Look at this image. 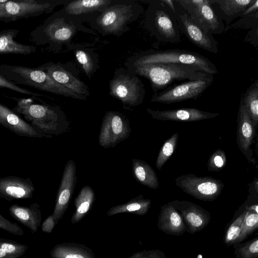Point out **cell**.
<instances>
[{
	"label": "cell",
	"mask_w": 258,
	"mask_h": 258,
	"mask_svg": "<svg viewBox=\"0 0 258 258\" xmlns=\"http://www.w3.org/2000/svg\"><path fill=\"white\" fill-rule=\"evenodd\" d=\"M0 74L16 85H26L65 97L86 100V98L58 84L45 71L39 67L29 68L2 64L0 65Z\"/></svg>",
	"instance_id": "7a4b0ae2"
},
{
	"label": "cell",
	"mask_w": 258,
	"mask_h": 258,
	"mask_svg": "<svg viewBox=\"0 0 258 258\" xmlns=\"http://www.w3.org/2000/svg\"><path fill=\"white\" fill-rule=\"evenodd\" d=\"M163 63L187 65L212 75L218 73L215 65L204 56L195 52L177 49L149 52L139 57L135 65Z\"/></svg>",
	"instance_id": "277c9868"
},
{
	"label": "cell",
	"mask_w": 258,
	"mask_h": 258,
	"mask_svg": "<svg viewBox=\"0 0 258 258\" xmlns=\"http://www.w3.org/2000/svg\"><path fill=\"white\" fill-rule=\"evenodd\" d=\"M132 169L135 179L151 189H157L159 182L156 172L146 162L137 158L132 160Z\"/></svg>",
	"instance_id": "4316f807"
},
{
	"label": "cell",
	"mask_w": 258,
	"mask_h": 258,
	"mask_svg": "<svg viewBox=\"0 0 258 258\" xmlns=\"http://www.w3.org/2000/svg\"><path fill=\"white\" fill-rule=\"evenodd\" d=\"M236 258H258V237L233 245Z\"/></svg>",
	"instance_id": "d590c367"
},
{
	"label": "cell",
	"mask_w": 258,
	"mask_h": 258,
	"mask_svg": "<svg viewBox=\"0 0 258 258\" xmlns=\"http://www.w3.org/2000/svg\"><path fill=\"white\" fill-rule=\"evenodd\" d=\"M131 133L128 120L121 113L108 111L102 122L99 144L104 148H112L126 139Z\"/></svg>",
	"instance_id": "30bf717a"
},
{
	"label": "cell",
	"mask_w": 258,
	"mask_h": 258,
	"mask_svg": "<svg viewBox=\"0 0 258 258\" xmlns=\"http://www.w3.org/2000/svg\"><path fill=\"white\" fill-rule=\"evenodd\" d=\"M227 163L226 155L220 149L215 151L209 158L207 167L209 171L217 172L223 169Z\"/></svg>",
	"instance_id": "8d00e7d4"
},
{
	"label": "cell",
	"mask_w": 258,
	"mask_h": 258,
	"mask_svg": "<svg viewBox=\"0 0 258 258\" xmlns=\"http://www.w3.org/2000/svg\"><path fill=\"white\" fill-rule=\"evenodd\" d=\"M0 88H6L16 92L32 96L33 97L40 96V94L24 89L9 81L0 74Z\"/></svg>",
	"instance_id": "74e56055"
},
{
	"label": "cell",
	"mask_w": 258,
	"mask_h": 258,
	"mask_svg": "<svg viewBox=\"0 0 258 258\" xmlns=\"http://www.w3.org/2000/svg\"><path fill=\"white\" fill-rule=\"evenodd\" d=\"M76 57L78 61L82 65L86 75L90 77L94 68L93 62L90 56L85 51L78 50L76 52Z\"/></svg>",
	"instance_id": "f35d334b"
},
{
	"label": "cell",
	"mask_w": 258,
	"mask_h": 258,
	"mask_svg": "<svg viewBox=\"0 0 258 258\" xmlns=\"http://www.w3.org/2000/svg\"><path fill=\"white\" fill-rule=\"evenodd\" d=\"M147 112L155 119L191 122L214 118L219 113L207 112L195 108H181L164 110H154L150 108Z\"/></svg>",
	"instance_id": "ac0fdd59"
},
{
	"label": "cell",
	"mask_w": 258,
	"mask_h": 258,
	"mask_svg": "<svg viewBox=\"0 0 258 258\" xmlns=\"http://www.w3.org/2000/svg\"><path fill=\"white\" fill-rule=\"evenodd\" d=\"M154 4L153 25L157 36L164 42H180V30L175 15L161 0Z\"/></svg>",
	"instance_id": "8fae6325"
},
{
	"label": "cell",
	"mask_w": 258,
	"mask_h": 258,
	"mask_svg": "<svg viewBox=\"0 0 258 258\" xmlns=\"http://www.w3.org/2000/svg\"><path fill=\"white\" fill-rule=\"evenodd\" d=\"M0 229L18 236H22L23 230L16 223H13L6 219L0 214Z\"/></svg>",
	"instance_id": "ab89813d"
},
{
	"label": "cell",
	"mask_w": 258,
	"mask_h": 258,
	"mask_svg": "<svg viewBox=\"0 0 258 258\" xmlns=\"http://www.w3.org/2000/svg\"><path fill=\"white\" fill-rule=\"evenodd\" d=\"M0 124L17 135L29 138H50L27 121L19 114L0 102Z\"/></svg>",
	"instance_id": "e0dca14e"
},
{
	"label": "cell",
	"mask_w": 258,
	"mask_h": 258,
	"mask_svg": "<svg viewBox=\"0 0 258 258\" xmlns=\"http://www.w3.org/2000/svg\"><path fill=\"white\" fill-rule=\"evenodd\" d=\"M175 17L179 30L191 42L209 52H218V43L213 34L204 31L185 12L177 11Z\"/></svg>",
	"instance_id": "7c38bea8"
},
{
	"label": "cell",
	"mask_w": 258,
	"mask_h": 258,
	"mask_svg": "<svg viewBox=\"0 0 258 258\" xmlns=\"http://www.w3.org/2000/svg\"><path fill=\"white\" fill-rule=\"evenodd\" d=\"M254 187L256 192H258V180L257 178H255L254 181Z\"/></svg>",
	"instance_id": "f6af8a7d"
},
{
	"label": "cell",
	"mask_w": 258,
	"mask_h": 258,
	"mask_svg": "<svg viewBox=\"0 0 258 258\" xmlns=\"http://www.w3.org/2000/svg\"><path fill=\"white\" fill-rule=\"evenodd\" d=\"M50 254L51 258H96L90 248L75 243L57 244L51 249Z\"/></svg>",
	"instance_id": "484cf974"
},
{
	"label": "cell",
	"mask_w": 258,
	"mask_h": 258,
	"mask_svg": "<svg viewBox=\"0 0 258 258\" xmlns=\"http://www.w3.org/2000/svg\"><path fill=\"white\" fill-rule=\"evenodd\" d=\"M173 13L175 16L177 13L176 8L174 3V1L172 0H161Z\"/></svg>",
	"instance_id": "ee69618b"
},
{
	"label": "cell",
	"mask_w": 258,
	"mask_h": 258,
	"mask_svg": "<svg viewBox=\"0 0 258 258\" xmlns=\"http://www.w3.org/2000/svg\"><path fill=\"white\" fill-rule=\"evenodd\" d=\"M58 84L64 86L84 98L89 95V92L83 82L65 70L60 65L51 62L38 67Z\"/></svg>",
	"instance_id": "44dd1931"
},
{
	"label": "cell",
	"mask_w": 258,
	"mask_h": 258,
	"mask_svg": "<svg viewBox=\"0 0 258 258\" xmlns=\"http://www.w3.org/2000/svg\"><path fill=\"white\" fill-rule=\"evenodd\" d=\"M57 4L50 0H0V21L14 22L48 13Z\"/></svg>",
	"instance_id": "5b68a950"
},
{
	"label": "cell",
	"mask_w": 258,
	"mask_h": 258,
	"mask_svg": "<svg viewBox=\"0 0 258 258\" xmlns=\"http://www.w3.org/2000/svg\"><path fill=\"white\" fill-rule=\"evenodd\" d=\"M188 16L207 33L222 34L225 31L222 20L213 9L210 0H175Z\"/></svg>",
	"instance_id": "52a82bcc"
},
{
	"label": "cell",
	"mask_w": 258,
	"mask_h": 258,
	"mask_svg": "<svg viewBox=\"0 0 258 258\" xmlns=\"http://www.w3.org/2000/svg\"><path fill=\"white\" fill-rule=\"evenodd\" d=\"M214 75L168 87L159 93H155L153 102L171 104L188 99H197L212 83Z\"/></svg>",
	"instance_id": "ba28073f"
},
{
	"label": "cell",
	"mask_w": 258,
	"mask_h": 258,
	"mask_svg": "<svg viewBox=\"0 0 258 258\" xmlns=\"http://www.w3.org/2000/svg\"><path fill=\"white\" fill-rule=\"evenodd\" d=\"M151 200L144 198L142 195L130 200L128 202L112 207L108 211V216L120 213H133L143 216L146 214L151 205Z\"/></svg>",
	"instance_id": "f1b7e54d"
},
{
	"label": "cell",
	"mask_w": 258,
	"mask_h": 258,
	"mask_svg": "<svg viewBox=\"0 0 258 258\" xmlns=\"http://www.w3.org/2000/svg\"><path fill=\"white\" fill-rule=\"evenodd\" d=\"M216 14L227 25L238 17H242L243 12L253 4L254 0H210Z\"/></svg>",
	"instance_id": "603a6c76"
},
{
	"label": "cell",
	"mask_w": 258,
	"mask_h": 258,
	"mask_svg": "<svg viewBox=\"0 0 258 258\" xmlns=\"http://www.w3.org/2000/svg\"><path fill=\"white\" fill-rule=\"evenodd\" d=\"M56 224L51 214L43 222L41 230L43 232L50 233Z\"/></svg>",
	"instance_id": "b9f144b4"
},
{
	"label": "cell",
	"mask_w": 258,
	"mask_h": 258,
	"mask_svg": "<svg viewBox=\"0 0 258 258\" xmlns=\"http://www.w3.org/2000/svg\"><path fill=\"white\" fill-rule=\"evenodd\" d=\"M179 137V133L173 134L163 144L156 159L155 165L160 170L174 153Z\"/></svg>",
	"instance_id": "e575fe53"
},
{
	"label": "cell",
	"mask_w": 258,
	"mask_h": 258,
	"mask_svg": "<svg viewBox=\"0 0 258 258\" xmlns=\"http://www.w3.org/2000/svg\"><path fill=\"white\" fill-rule=\"evenodd\" d=\"M77 179L76 164L72 160L70 159L64 167L56 195L54 209L52 214L56 224L62 218L68 208Z\"/></svg>",
	"instance_id": "9a60e30c"
},
{
	"label": "cell",
	"mask_w": 258,
	"mask_h": 258,
	"mask_svg": "<svg viewBox=\"0 0 258 258\" xmlns=\"http://www.w3.org/2000/svg\"><path fill=\"white\" fill-rule=\"evenodd\" d=\"M12 98L17 103L12 110L42 133L52 137L68 131L69 122L57 107L35 103L31 98Z\"/></svg>",
	"instance_id": "6da1fadb"
},
{
	"label": "cell",
	"mask_w": 258,
	"mask_h": 258,
	"mask_svg": "<svg viewBox=\"0 0 258 258\" xmlns=\"http://www.w3.org/2000/svg\"><path fill=\"white\" fill-rule=\"evenodd\" d=\"M132 13L131 6L114 5L105 10L97 22L105 32L115 34L122 30L124 24L130 20Z\"/></svg>",
	"instance_id": "ffe728a7"
},
{
	"label": "cell",
	"mask_w": 258,
	"mask_h": 258,
	"mask_svg": "<svg viewBox=\"0 0 258 258\" xmlns=\"http://www.w3.org/2000/svg\"><path fill=\"white\" fill-rule=\"evenodd\" d=\"M176 185L183 192L196 199L211 202L216 200L224 187L220 179L210 176H198L192 173L180 175Z\"/></svg>",
	"instance_id": "8992f818"
},
{
	"label": "cell",
	"mask_w": 258,
	"mask_h": 258,
	"mask_svg": "<svg viewBox=\"0 0 258 258\" xmlns=\"http://www.w3.org/2000/svg\"><path fill=\"white\" fill-rule=\"evenodd\" d=\"M244 207L247 210V213L242 225L240 235L234 244L243 242L258 228V211L249 209Z\"/></svg>",
	"instance_id": "836d02e7"
},
{
	"label": "cell",
	"mask_w": 258,
	"mask_h": 258,
	"mask_svg": "<svg viewBox=\"0 0 258 258\" xmlns=\"http://www.w3.org/2000/svg\"><path fill=\"white\" fill-rule=\"evenodd\" d=\"M170 202L180 213L187 233L194 234L210 223V213L199 205L186 200H175Z\"/></svg>",
	"instance_id": "5bb4252c"
},
{
	"label": "cell",
	"mask_w": 258,
	"mask_h": 258,
	"mask_svg": "<svg viewBox=\"0 0 258 258\" xmlns=\"http://www.w3.org/2000/svg\"><path fill=\"white\" fill-rule=\"evenodd\" d=\"M247 211L244 207L240 212H236L230 222L226 226L223 242L228 247L233 245L239 236Z\"/></svg>",
	"instance_id": "1f68e13d"
},
{
	"label": "cell",
	"mask_w": 258,
	"mask_h": 258,
	"mask_svg": "<svg viewBox=\"0 0 258 258\" xmlns=\"http://www.w3.org/2000/svg\"><path fill=\"white\" fill-rule=\"evenodd\" d=\"M255 135V128L244 104L240 101L237 117V144L246 160L253 164L256 162L251 148Z\"/></svg>",
	"instance_id": "2e32d148"
},
{
	"label": "cell",
	"mask_w": 258,
	"mask_h": 258,
	"mask_svg": "<svg viewBox=\"0 0 258 258\" xmlns=\"http://www.w3.org/2000/svg\"><path fill=\"white\" fill-rule=\"evenodd\" d=\"M258 10V0L255 1V2L248 7L246 10L243 12L242 17L247 16L251 15H253L254 13L257 12Z\"/></svg>",
	"instance_id": "7bdbcfd3"
},
{
	"label": "cell",
	"mask_w": 258,
	"mask_h": 258,
	"mask_svg": "<svg viewBox=\"0 0 258 258\" xmlns=\"http://www.w3.org/2000/svg\"><path fill=\"white\" fill-rule=\"evenodd\" d=\"M28 246L10 239L0 238V258H18L24 255Z\"/></svg>",
	"instance_id": "d6a6232c"
},
{
	"label": "cell",
	"mask_w": 258,
	"mask_h": 258,
	"mask_svg": "<svg viewBox=\"0 0 258 258\" xmlns=\"http://www.w3.org/2000/svg\"><path fill=\"white\" fill-rule=\"evenodd\" d=\"M35 187L30 178L15 176L0 178V198L11 201L32 197Z\"/></svg>",
	"instance_id": "d6986e66"
},
{
	"label": "cell",
	"mask_w": 258,
	"mask_h": 258,
	"mask_svg": "<svg viewBox=\"0 0 258 258\" xmlns=\"http://www.w3.org/2000/svg\"><path fill=\"white\" fill-rule=\"evenodd\" d=\"M157 227L160 231L172 235H182L185 232V226L180 213L170 202L161 207Z\"/></svg>",
	"instance_id": "7402d4cb"
},
{
	"label": "cell",
	"mask_w": 258,
	"mask_h": 258,
	"mask_svg": "<svg viewBox=\"0 0 258 258\" xmlns=\"http://www.w3.org/2000/svg\"><path fill=\"white\" fill-rule=\"evenodd\" d=\"M109 0H78L71 2L66 8L67 12L78 15L98 10L109 5Z\"/></svg>",
	"instance_id": "4dcf8cb0"
},
{
	"label": "cell",
	"mask_w": 258,
	"mask_h": 258,
	"mask_svg": "<svg viewBox=\"0 0 258 258\" xmlns=\"http://www.w3.org/2000/svg\"><path fill=\"white\" fill-rule=\"evenodd\" d=\"M241 101L245 105L252 123L256 128L258 123V81L247 89L241 96Z\"/></svg>",
	"instance_id": "f546056e"
},
{
	"label": "cell",
	"mask_w": 258,
	"mask_h": 258,
	"mask_svg": "<svg viewBox=\"0 0 258 258\" xmlns=\"http://www.w3.org/2000/svg\"><path fill=\"white\" fill-rule=\"evenodd\" d=\"M135 72L150 81L155 93L174 81L196 80L211 75L187 65L163 63L135 66Z\"/></svg>",
	"instance_id": "3957f363"
},
{
	"label": "cell",
	"mask_w": 258,
	"mask_h": 258,
	"mask_svg": "<svg viewBox=\"0 0 258 258\" xmlns=\"http://www.w3.org/2000/svg\"><path fill=\"white\" fill-rule=\"evenodd\" d=\"M10 215L29 228L32 233L38 231L41 222L40 206L34 203L28 207L12 205L9 209Z\"/></svg>",
	"instance_id": "cb8c5ba5"
},
{
	"label": "cell",
	"mask_w": 258,
	"mask_h": 258,
	"mask_svg": "<svg viewBox=\"0 0 258 258\" xmlns=\"http://www.w3.org/2000/svg\"><path fill=\"white\" fill-rule=\"evenodd\" d=\"M75 28L58 17H50L32 30L30 34L31 41L37 45L48 43L50 46L70 40L75 33Z\"/></svg>",
	"instance_id": "9c48e42d"
},
{
	"label": "cell",
	"mask_w": 258,
	"mask_h": 258,
	"mask_svg": "<svg viewBox=\"0 0 258 258\" xmlns=\"http://www.w3.org/2000/svg\"><path fill=\"white\" fill-rule=\"evenodd\" d=\"M128 258H166V256L162 250L152 249L136 252Z\"/></svg>",
	"instance_id": "60d3db41"
},
{
	"label": "cell",
	"mask_w": 258,
	"mask_h": 258,
	"mask_svg": "<svg viewBox=\"0 0 258 258\" xmlns=\"http://www.w3.org/2000/svg\"><path fill=\"white\" fill-rule=\"evenodd\" d=\"M109 89L112 96L128 105H138L144 98V88L137 77L120 75L111 81Z\"/></svg>",
	"instance_id": "4fadbf2b"
},
{
	"label": "cell",
	"mask_w": 258,
	"mask_h": 258,
	"mask_svg": "<svg viewBox=\"0 0 258 258\" xmlns=\"http://www.w3.org/2000/svg\"><path fill=\"white\" fill-rule=\"evenodd\" d=\"M19 33V30L16 29L0 31V54L28 55L36 51L35 46L19 43L14 39Z\"/></svg>",
	"instance_id": "d4e9b609"
},
{
	"label": "cell",
	"mask_w": 258,
	"mask_h": 258,
	"mask_svg": "<svg viewBox=\"0 0 258 258\" xmlns=\"http://www.w3.org/2000/svg\"><path fill=\"white\" fill-rule=\"evenodd\" d=\"M95 200V194L92 188L85 185L81 189L75 200L76 210L71 221L73 224L80 222L91 209Z\"/></svg>",
	"instance_id": "83f0119b"
}]
</instances>
